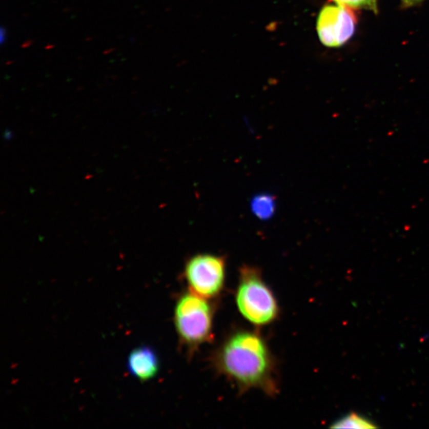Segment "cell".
<instances>
[{"label":"cell","instance_id":"obj_1","mask_svg":"<svg viewBox=\"0 0 429 429\" xmlns=\"http://www.w3.org/2000/svg\"><path fill=\"white\" fill-rule=\"evenodd\" d=\"M212 362L240 392L255 389L274 397L279 391L274 355L258 332L240 329L230 334L214 352Z\"/></svg>","mask_w":429,"mask_h":429},{"label":"cell","instance_id":"obj_2","mask_svg":"<svg viewBox=\"0 0 429 429\" xmlns=\"http://www.w3.org/2000/svg\"><path fill=\"white\" fill-rule=\"evenodd\" d=\"M235 302L241 315L257 327L274 323L279 316L274 292L256 267L244 265L239 270Z\"/></svg>","mask_w":429,"mask_h":429},{"label":"cell","instance_id":"obj_3","mask_svg":"<svg viewBox=\"0 0 429 429\" xmlns=\"http://www.w3.org/2000/svg\"><path fill=\"white\" fill-rule=\"evenodd\" d=\"M214 307L209 300L189 291L179 297L174 324L180 343L190 353L213 339Z\"/></svg>","mask_w":429,"mask_h":429},{"label":"cell","instance_id":"obj_4","mask_svg":"<svg viewBox=\"0 0 429 429\" xmlns=\"http://www.w3.org/2000/svg\"><path fill=\"white\" fill-rule=\"evenodd\" d=\"M185 278L192 293L207 300L216 298L224 288L226 260L216 254H196L186 262Z\"/></svg>","mask_w":429,"mask_h":429},{"label":"cell","instance_id":"obj_5","mask_svg":"<svg viewBox=\"0 0 429 429\" xmlns=\"http://www.w3.org/2000/svg\"><path fill=\"white\" fill-rule=\"evenodd\" d=\"M356 16L352 8L341 4H328L318 15L316 30L320 43L329 48H339L353 37Z\"/></svg>","mask_w":429,"mask_h":429},{"label":"cell","instance_id":"obj_6","mask_svg":"<svg viewBox=\"0 0 429 429\" xmlns=\"http://www.w3.org/2000/svg\"><path fill=\"white\" fill-rule=\"evenodd\" d=\"M127 369L134 378L140 381H148L158 373V358L151 348H137L128 357Z\"/></svg>","mask_w":429,"mask_h":429},{"label":"cell","instance_id":"obj_7","mask_svg":"<svg viewBox=\"0 0 429 429\" xmlns=\"http://www.w3.org/2000/svg\"><path fill=\"white\" fill-rule=\"evenodd\" d=\"M253 214L261 220H267L274 216L276 210V200L274 196L261 193L253 197L251 201Z\"/></svg>","mask_w":429,"mask_h":429},{"label":"cell","instance_id":"obj_8","mask_svg":"<svg viewBox=\"0 0 429 429\" xmlns=\"http://www.w3.org/2000/svg\"><path fill=\"white\" fill-rule=\"evenodd\" d=\"M332 428H355L368 429L375 428L376 425L371 422L367 419L364 418L356 413H350L348 415L342 417L334 423Z\"/></svg>","mask_w":429,"mask_h":429},{"label":"cell","instance_id":"obj_9","mask_svg":"<svg viewBox=\"0 0 429 429\" xmlns=\"http://www.w3.org/2000/svg\"><path fill=\"white\" fill-rule=\"evenodd\" d=\"M336 4L346 6L352 9H363L378 13V0H332Z\"/></svg>","mask_w":429,"mask_h":429},{"label":"cell","instance_id":"obj_10","mask_svg":"<svg viewBox=\"0 0 429 429\" xmlns=\"http://www.w3.org/2000/svg\"><path fill=\"white\" fill-rule=\"evenodd\" d=\"M7 38H8V30L7 27L2 25L0 28V43L3 46L7 43Z\"/></svg>","mask_w":429,"mask_h":429},{"label":"cell","instance_id":"obj_11","mask_svg":"<svg viewBox=\"0 0 429 429\" xmlns=\"http://www.w3.org/2000/svg\"><path fill=\"white\" fill-rule=\"evenodd\" d=\"M424 0H401V6L404 8L414 7L421 4Z\"/></svg>","mask_w":429,"mask_h":429}]
</instances>
